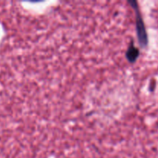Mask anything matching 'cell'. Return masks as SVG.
<instances>
[{
    "label": "cell",
    "instance_id": "1",
    "mask_svg": "<svg viewBox=\"0 0 158 158\" xmlns=\"http://www.w3.org/2000/svg\"><path fill=\"white\" fill-rule=\"evenodd\" d=\"M133 7L135 9L136 12H137V35H138L139 42L140 44L142 46H146L148 43V34H147L146 29H145L144 23H143V19H142L141 15L139 12L137 4L136 2H132Z\"/></svg>",
    "mask_w": 158,
    "mask_h": 158
},
{
    "label": "cell",
    "instance_id": "2",
    "mask_svg": "<svg viewBox=\"0 0 158 158\" xmlns=\"http://www.w3.org/2000/svg\"><path fill=\"white\" fill-rule=\"evenodd\" d=\"M139 53H140V52H139L138 49L136 48L133 44H131L128 49L127 52V57L130 62L133 63V62L136 61L137 57L139 56Z\"/></svg>",
    "mask_w": 158,
    "mask_h": 158
}]
</instances>
